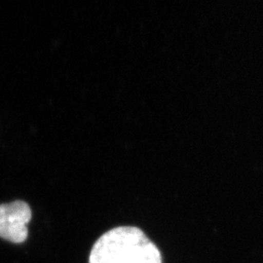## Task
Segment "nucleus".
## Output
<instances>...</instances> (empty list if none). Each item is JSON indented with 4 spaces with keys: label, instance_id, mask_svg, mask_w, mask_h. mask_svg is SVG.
Returning a JSON list of instances; mask_svg holds the SVG:
<instances>
[{
    "label": "nucleus",
    "instance_id": "2",
    "mask_svg": "<svg viewBox=\"0 0 263 263\" xmlns=\"http://www.w3.org/2000/svg\"><path fill=\"white\" fill-rule=\"evenodd\" d=\"M31 210L26 202L15 201L0 205V238L20 244L27 240Z\"/></svg>",
    "mask_w": 263,
    "mask_h": 263
},
{
    "label": "nucleus",
    "instance_id": "1",
    "mask_svg": "<svg viewBox=\"0 0 263 263\" xmlns=\"http://www.w3.org/2000/svg\"><path fill=\"white\" fill-rule=\"evenodd\" d=\"M89 263H162V255L140 228L120 226L96 242Z\"/></svg>",
    "mask_w": 263,
    "mask_h": 263
}]
</instances>
